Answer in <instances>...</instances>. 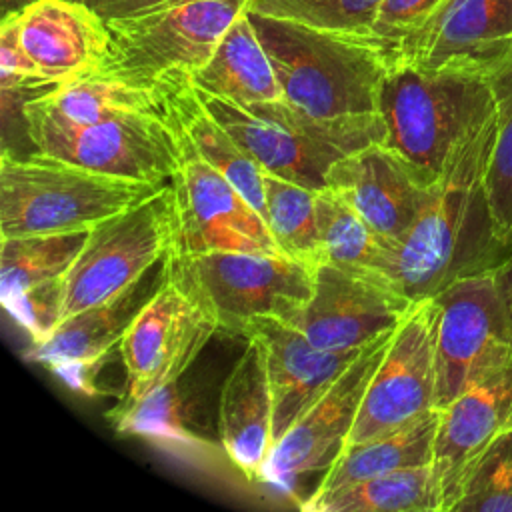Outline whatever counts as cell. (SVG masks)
Segmentation results:
<instances>
[{"mask_svg":"<svg viewBox=\"0 0 512 512\" xmlns=\"http://www.w3.org/2000/svg\"><path fill=\"white\" fill-rule=\"evenodd\" d=\"M494 136L496 110L456 144L434 198L414 226L392 244L386 278L412 302L512 256V244L496 230L486 194Z\"/></svg>","mask_w":512,"mask_h":512,"instance_id":"6da1fadb","label":"cell"},{"mask_svg":"<svg viewBox=\"0 0 512 512\" xmlns=\"http://www.w3.org/2000/svg\"><path fill=\"white\" fill-rule=\"evenodd\" d=\"M246 14L286 102L318 118L378 112L382 82L394 60L374 36L252 10Z\"/></svg>","mask_w":512,"mask_h":512,"instance_id":"7a4b0ae2","label":"cell"},{"mask_svg":"<svg viewBox=\"0 0 512 512\" xmlns=\"http://www.w3.org/2000/svg\"><path fill=\"white\" fill-rule=\"evenodd\" d=\"M198 94L264 172L312 190L326 188V174L336 160L386 140L380 112L318 118L284 98L240 106L202 90Z\"/></svg>","mask_w":512,"mask_h":512,"instance_id":"3957f363","label":"cell"},{"mask_svg":"<svg viewBox=\"0 0 512 512\" xmlns=\"http://www.w3.org/2000/svg\"><path fill=\"white\" fill-rule=\"evenodd\" d=\"M164 184L110 176L36 150L0 160V236L66 232L96 224L148 200Z\"/></svg>","mask_w":512,"mask_h":512,"instance_id":"277c9868","label":"cell"},{"mask_svg":"<svg viewBox=\"0 0 512 512\" xmlns=\"http://www.w3.org/2000/svg\"><path fill=\"white\" fill-rule=\"evenodd\" d=\"M250 0H162L110 18L108 50L98 76L164 88L190 78L214 54Z\"/></svg>","mask_w":512,"mask_h":512,"instance_id":"5b68a950","label":"cell"},{"mask_svg":"<svg viewBox=\"0 0 512 512\" xmlns=\"http://www.w3.org/2000/svg\"><path fill=\"white\" fill-rule=\"evenodd\" d=\"M496 110L488 76L474 70L390 68L378 112L390 148L440 178L456 144Z\"/></svg>","mask_w":512,"mask_h":512,"instance_id":"8992f818","label":"cell"},{"mask_svg":"<svg viewBox=\"0 0 512 512\" xmlns=\"http://www.w3.org/2000/svg\"><path fill=\"white\" fill-rule=\"evenodd\" d=\"M168 260L170 278L230 336L262 316L292 322L314 294L316 268L278 252H170Z\"/></svg>","mask_w":512,"mask_h":512,"instance_id":"52a82bcc","label":"cell"},{"mask_svg":"<svg viewBox=\"0 0 512 512\" xmlns=\"http://www.w3.org/2000/svg\"><path fill=\"white\" fill-rule=\"evenodd\" d=\"M434 300L436 408H444L474 380L512 362V256L454 280Z\"/></svg>","mask_w":512,"mask_h":512,"instance_id":"ba28073f","label":"cell"},{"mask_svg":"<svg viewBox=\"0 0 512 512\" xmlns=\"http://www.w3.org/2000/svg\"><path fill=\"white\" fill-rule=\"evenodd\" d=\"M20 116L30 144L44 154L152 184H168L176 172L180 148L170 114H128L76 126L24 102Z\"/></svg>","mask_w":512,"mask_h":512,"instance_id":"9c48e42d","label":"cell"},{"mask_svg":"<svg viewBox=\"0 0 512 512\" xmlns=\"http://www.w3.org/2000/svg\"><path fill=\"white\" fill-rule=\"evenodd\" d=\"M174 240L176 202L168 182L148 200L90 230L66 272L64 318L126 290L172 252Z\"/></svg>","mask_w":512,"mask_h":512,"instance_id":"30bf717a","label":"cell"},{"mask_svg":"<svg viewBox=\"0 0 512 512\" xmlns=\"http://www.w3.org/2000/svg\"><path fill=\"white\" fill-rule=\"evenodd\" d=\"M170 114V112H168ZM178 138V166L170 180L176 202L172 254L202 252H280L260 212L240 190L194 148L170 116Z\"/></svg>","mask_w":512,"mask_h":512,"instance_id":"8fae6325","label":"cell"},{"mask_svg":"<svg viewBox=\"0 0 512 512\" xmlns=\"http://www.w3.org/2000/svg\"><path fill=\"white\" fill-rule=\"evenodd\" d=\"M436 322L434 296L410 306L368 382L348 444L392 434L436 410Z\"/></svg>","mask_w":512,"mask_h":512,"instance_id":"7c38bea8","label":"cell"},{"mask_svg":"<svg viewBox=\"0 0 512 512\" xmlns=\"http://www.w3.org/2000/svg\"><path fill=\"white\" fill-rule=\"evenodd\" d=\"M394 330H386L368 342L332 386L274 442L262 482L296 498V488L304 478L324 474L332 466L348 446L360 402Z\"/></svg>","mask_w":512,"mask_h":512,"instance_id":"4fadbf2b","label":"cell"},{"mask_svg":"<svg viewBox=\"0 0 512 512\" xmlns=\"http://www.w3.org/2000/svg\"><path fill=\"white\" fill-rule=\"evenodd\" d=\"M218 332L216 320L168 278L138 312L118 346L126 382L114 410L174 382Z\"/></svg>","mask_w":512,"mask_h":512,"instance_id":"5bb4252c","label":"cell"},{"mask_svg":"<svg viewBox=\"0 0 512 512\" xmlns=\"http://www.w3.org/2000/svg\"><path fill=\"white\" fill-rule=\"evenodd\" d=\"M170 278L168 256L156 262L126 290L64 318L42 342H32L26 358L48 366L72 390L94 396L98 366L120 346L130 324Z\"/></svg>","mask_w":512,"mask_h":512,"instance_id":"9a60e30c","label":"cell"},{"mask_svg":"<svg viewBox=\"0 0 512 512\" xmlns=\"http://www.w3.org/2000/svg\"><path fill=\"white\" fill-rule=\"evenodd\" d=\"M436 184V176L384 142L336 160L326 174V186L392 244L420 218L434 198Z\"/></svg>","mask_w":512,"mask_h":512,"instance_id":"2e32d148","label":"cell"},{"mask_svg":"<svg viewBox=\"0 0 512 512\" xmlns=\"http://www.w3.org/2000/svg\"><path fill=\"white\" fill-rule=\"evenodd\" d=\"M412 304L380 278L324 262L316 268L310 302L292 324L316 348L354 350L396 328Z\"/></svg>","mask_w":512,"mask_h":512,"instance_id":"e0dca14e","label":"cell"},{"mask_svg":"<svg viewBox=\"0 0 512 512\" xmlns=\"http://www.w3.org/2000/svg\"><path fill=\"white\" fill-rule=\"evenodd\" d=\"M512 54V0H444L398 50L396 64L490 74ZM394 64V66H396Z\"/></svg>","mask_w":512,"mask_h":512,"instance_id":"ac0fdd59","label":"cell"},{"mask_svg":"<svg viewBox=\"0 0 512 512\" xmlns=\"http://www.w3.org/2000/svg\"><path fill=\"white\" fill-rule=\"evenodd\" d=\"M438 410L432 464L442 488L444 512H452L476 460L512 428V362L480 376Z\"/></svg>","mask_w":512,"mask_h":512,"instance_id":"d6986e66","label":"cell"},{"mask_svg":"<svg viewBox=\"0 0 512 512\" xmlns=\"http://www.w3.org/2000/svg\"><path fill=\"white\" fill-rule=\"evenodd\" d=\"M242 338H260L266 346L274 400V442L332 386L364 348H316L300 328L278 316L256 318Z\"/></svg>","mask_w":512,"mask_h":512,"instance_id":"ffe728a7","label":"cell"},{"mask_svg":"<svg viewBox=\"0 0 512 512\" xmlns=\"http://www.w3.org/2000/svg\"><path fill=\"white\" fill-rule=\"evenodd\" d=\"M274 400L268 376L266 346L246 338L242 354L222 380L216 430L222 452L250 482H262L274 446Z\"/></svg>","mask_w":512,"mask_h":512,"instance_id":"44dd1931","label":"cell"},{"mask_svg":"<svg viewBox=\"0 0 512 512\" xmlns=\"http://www.w3.org/2000/svg\"><path fill=\"white\" fill-rule=\"evenodd\" d=\"M18 32L38 70L58 84L96 74L108 50L104 18L76 0H36L18 12Z\"/></svg>","mask_w":512,"mask_h":512,"instance_id":"7402d4cb","label":"cell"},{"mask_svg":"<svg viewBox=\"0 0 512 512\" xmlns=\"http://www.w3.org/2000/svg\"><path fill=\"white\" fill-rule=\"evenodd\" d=\"M196 362L174 382L150 392L132 406L110 410L108 416L116 430L154 442L190 460H208L214 448H222V444L204 434V388L198 384Z\"/></svg>","mask_w":512,"mask_h":512,"instance_id":"603a6c76","label":"cell"},{"mask_svg":"<svg viewBox=\"0 0 512 512\" xmlns=\"http://www.w3.org/2000/svg\"><path fill=\"white\" fill-rule=\"evenodd\" d=\"M162 90H166L170 116L186 132L198 154L224 174L266 220L264 170L204 106L192 78H182Z\"/></svg>","mask_w":512,"mask_h":512,"instance_id":"cb8c5ba5","label":"cell"},{"mask_svg":"<svg viewBox=\"0 0 512 512\" xmlns=\"http://www.w3.org/2000/svg\"><path fill=\"white\" fill-rule=\"evenodd\" d=\"M190 78L198 90L240 106L284 98L268 54L246 12L222 36L210 60Z\"/></svg>","mask_w":512,"mask_h":512,"instance_id":"d4e9b609","label":"cell"},{"mask_svg":"<svg viewBox=\"0 0 512 512\" xmlns=\"http://www.w3.org/2000/svg\"><path fill=\"white\" fill-rule=\"evenodd\" d=\"M438 422L440 410L436 408L392 434L348 444L320 476L306 500L328 496L396 468L432 464Z\"/></svg>","mask_w":512,"mask_h":512,"instance_id":"484cf974","label":"cell"},{"mask_svg":"<svg viewBox=\"0 0 512 512\" xmlns=\"http://www.w3.org/2000/svg\"><path fill=\"white\" fill-rule=\"evenodd\" d=\"M26 104L76 126L128 114H168L166 90L134 86L98 74L64 82L26 100Z\"/></svg>","mask_w":512,"mask_h":512,"instance_id":"4316f807","label":"cell"},{"mask_svg":"<svg viewBox=\"0 0 512 512\" xmlns=\"http://www.w3.org/2000/svg\"><path fill=\"white\" fill-rule=\"evenodd\" d=\"M310 512H444L434 464L406 466L300 504Z\"/></svg>","mask_w":512,"mask_h":512,"instance_id":"83f0119b","label":"cell"},{"mask_svg":"<svg viewBox=\"0 0 512 512\" xmlns=\"http://www.w3.org/2000/svg\"><path fill=\"white\" fill-rule=\"evenodd\" d=\"M316 216L324 262L390 284L386 278V262L392 252V242L380 236L354 206L326 186L316 192Z\"/></svg>","mask_w":512,"mask_h":512,"instance_id":"f1b7e54d","label":"cell"},{"mask_svg":"<svg viewBox=\"0 0 512 512\" xmlns=\"http://www.w3.org/2000/svg\"><path fill=\"white\" fill-rule=\"evenodd\" d=\"M92 228L42 232L2 238L0 300L2 306L26 290L66 276Z\"/></svg>","mask_w":512,"mask_h":512,"instance_id":"f546056e","label":"cell"},{"mask_svg":"<svg viewBox=\"0 0 512 512\" xmlns=\"http://www.w3.org/2000/svg\"><path fill=\"white\" fill-rule=\"evenodd\" d=\"M316 192L318 190L264 172L266 222L274 242L282 254L314 268L324 264Z\"/></svg>","mask_w":512,"mask_h":512,"instance_id":"4dcf8cb0","label":"cell"},{"mask_svg":"<svg viewBox=\"0 0 512 512\" xmlns=\"http://www.w3.org/2000/svg\"><path fill=\"white\" fill-rule=\"evenodd\" d=\"M496 136L486 170V194L500 238L512 244V54L490 74Z\"/></svg>","mask_w":512,"mask_h":512,"instance_id":"1f68e13d","label":"cell"},{"mask_svg":"<svg viewBox=\"0 0 512 512\" xmlns=\"http://www.w3.org/2000/svg\"><path fill=\"white\" fill-rule=\"evenodd\" d=\"M452 512H512V428L476 460Z\"/></svg>","mask_w":512,"mask_h":512,"instance_id":"d6a6232c","label":"cell"},{"mask_svg":"<svg viewBox=\"0 0 512 512\" xmlns=\"http://www.w3.org/2000/svg\"><path fill=\"white\" fill-rule=\"evenodd\" d=\"M382 2L384 0H250L248 10L298 20L316 28L370 34V26Z\"/></svg>","mask_w":512,"mask_h":512,"instance_id":"836d02e7","label":"cell"},{"mask_svg":"<svg viewBox=\"0 0 512 512\" xmlns=\"http://www.w3.org/2000/svg\"><path fill=\"white\" fill-rule=\"evenodd\" d=\"M444 0H384L374 16L370 34L390 52L394 64L400 46L416 34Z\"/></svg>","mask_w":512,"mask_h":512,"instance_id":"e575fe53","label":"cell"},{"mask_svg":"<svg viewBox=\"0 0 512 512\" xmlns=\"http://www.w3.org/2000/svg\"><path fill=\"white\" fill-rule=\"evenodd\" d=\"M60 86L48 80L22 46L18 12L4 14L0 26V90Z\"/></svg>","mask_w":512,"mask_h":512,"instance_id":"d590c367","label":"cell"},{"mask_svg":"<svg viewBox=\"0 0 512 512\" xmlns=\"http://www.w3.org/2000/svg\"><path fill=\"white\" fill-rule=\"evenodd\" d=\"M86 4L90 10H94L100 18L110 20V18H118V16H126L130 12L148 8L152 4H158L162 0H76Z\"/></svg>","mask_w":512,"mask_h":512,"instance_id":"8d00e7d4","label":"cell"},{"mask_svg":"<svg viewBox=\"0 0 512 512\" xmlns=\"http://www.w3.org/2000/svg\"><path fill=\"white\" fill-rule=\"evenodd\" d=\"M36 0H2V10L4 14H10V12H20L24 10L26 6L34 4Z\"/></svg>","mask_w":512,"mask_h":512,"instance_id":"74e56055","label":"cell"}]
</instances>
